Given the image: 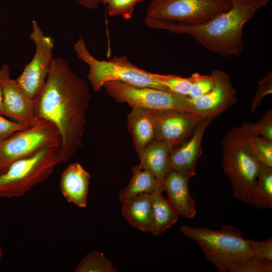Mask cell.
Instances as JSON below:
<instances>
[{
  "label": "cell",
  "mask_w": 272,
  "mask_h": 272,
  "mask_svg": "<svg viewBox=\"0 0 272 272\" xmlns=\"http://www.w3.org/2000/svg\"><path fill=\"white\" fill-rule=\"evenodd\" d=\"M64 162L61 145L45 148L17 160L0 174V198L20 197L44 182L54 168Z\"/></svg>",
  "instance_id": "5b68a950"
},
{
  "label": "cell",
  "mask_w": 272,
  "mask_h": 272,
  "mask_svg": "<svg viewBox=\"0 0 272 272\" xmlns=\"http://www.w3.org/2000/svg\"><path fill=\"white\" fill-rule=\"evenodd\" d=\"M253 254L257 257L272 261V239L256 241L248 239Z\"/></svg>",
  "instance_id": "4dcf8cb0"
},
{
  "label": "cell",
  "mask_w": 272,
  "mask_h": 272,
  "mask_svg": "<svg viewBox=\"0 0 272 272\" xmlns=\"http://www.w3.org/2000/svg\"><path fill=\"white\" fill-rule=\"evenodd\" d=\"M78 2L88 9L97 10L100 4L106 5V0H78Z\"/></svg>",
  "instance_id": "d6a6232c"
},
{
  "label": "cell",
  "mask_w": 272,
  "mask_h": 272,
  "mask_svg": "<svg viewBox=\"0 0 272 272\" xmlns=\"http://www.w3.org/2000/svg\"><path fill=\"white\" fill-rule=\"evenodd\" d=\"M259 90L255 93L251 105L253 112L261 104L263 98L272 92V75L269 73L259 82Z\"/></svg>",
  "instance_id": "f546056e"
},
{
  "label": "cell",
  "mask_w": 272,
  "mask_h": 272,
  "mask_svg": "<svg viewBox=\"0 0 272 272\" xmlns=\"http://www.w3.org/2000/svg\"><path fill=\"white\" fill-rule=\"evenodd\" d=\"M27 127L15 121L7 119L0 114V143L14 133Z\"/></svg>",
  "instance_id": "1f68e13d"
},
{
  "label": "cell",
  "mask_w": 272,
  "mask_h": 272,
  "mask_svg": "<svg viewBox=\"0 0 272 272\" xmlns=\"http://www.w3.org/2000/svg\"><path fill=\"white\" fill-rule=\"evenodd\" d=\"M213 120L209 118L203 119L183 143L173 148L170 154L172 170L189 178L195 175L196 163L202 154V138Z\"/></svg>",
  "instance_id": "5bb4252c"
},
{
  "label": "cell",
  "mask_w": 272,
  "mask_h": 272,
  "mask_svg": "<svg viewBox=\"0 0 272 272\" xmlns=\"http://www.w3.org/2000/svg\"><path fill=\"white\" fill-rule=\"evenodd\" d=\"M91 176L79 163L69 165L60 176V190L69 202L80 208L87 206L89 186Z\"/></svg>",
  "instance_id": "2e32d148"
},
{
  "label": "cell",
  "mask_w": 272,
  "mask_h": 272,
  "mask_svg": "<svg viewBox=\"0 0 272 272\" xmlns=\"http://www.w3.org/2000/svg\"><path fill=\"white\" fill-rule=\"evenodd\" d=\"M2 75L3 103L0 114L22 125L29 127L36 120L34 99L30 97L10 76V68L3 64Z\"/></svg>",
  "instance_id": "4fadbf2b"
},
{
  "label": "cell",
  "mask_w": 272,
  "mask_h": 272,
  "mask_svg": "<svg viewBox=\"0 0 272 272\" xmlns=\"http://www.w3.org/2000/svg\"><path fill=\"white\" fill-rule=\"evenodd\" d=\"M127 129L138 155L156 139L155 124L149 109L132 107L127 116Z\"/></svg>",
  "instance_id": "ac0fdd59"
},
{
  "label": "cell",
  "mask_w": 272,
  "mask_h": 272,
  "mask_svg": "<svg viewBox=\"0 0 272 272\" xmlns=\"http://www.w3.org/2000/svg\"><path fill=\"white\" fill-rule=\"evenodd\" d=\"M115 101L132 107L151 110L175 109L191 111L190 98L173 92L148 87H139L118 81L103 86Z\"/></svg>",
  "instance_id": "9c48e42d"
},
{
  "label": "cell",
  "mask_w": 272,
  "mask_h": 272,
  "mask_svg": "<svg viewBox=\"0 0 272 272\" xmlns=\"http://www.w3.org/2000/svg\"><path fill=\"white\" fill-rule=\"evenodd\" d=\"M161 189L151 193L153 216V229L152 234L158 235L173 226L178 221L179 215L165 199Z\"/></svg>",
  "instance_id": "44dd1931"
},
{
  "label": "cell",
  "mask_w": 272,
  "mask_h": 272,
  "mask_svg": "<svg viewBox=\"0 0 272 272\" xmlns=\"http://www.w3.org/2000/svg\"><path fill=\"white\" fill-rule=\"evenodd\" d=\"M32 23V31L29 37L35 45V53L31 61L25 66L22 74L15 81L34 99L45 84L54 45L53 39L45 35L35 20H33Z\"/></svg>",
  "instance_id": "30bf717a"
},
{
  "label": "cell",
  "mask_w": 272,
  "mask_h": 272,
  "mask_svg": "<svg viewBox=\"0 0 272 272\" xmlns=\"http://www.w3.org/2000/svg\"><path fill=\"white\" fill-rule=\"evenodd\" d=\"M3 85H2V72L0 70V108L2 106V103H3Z\"/></svg>",
  "instance_id": "836d02e7"
},
{
  "label": "cell",
  "mask_w": 272,
  "mask_h": 272,
  "mask_svg": "<svg viewBox=\"0 0 272 272\" xmlns=\"http://www.w3.org/2000/svg\"><path fill=\"white\" fill-rule=\"evenodd\" d=\"M246 203L259 209L272 208V167L263 165Z\"/></svg>",
  "instance_id": "7402d4cb"
},
{
  "label": "cell",
  "mask_w": 272,
  "mask_h": 272,
  "mask_svg": "<svg viewBox=\"0 0 272 272\" xmlns=\"http://www.w3.org/2000/svg\"><path fill=\"white\" fill-rule=\"evenodd\" d=\"M222 166L233 195L246 203L263 165L248 146L242 127H234L222 141Z\"/></svg>",
  "instance_id": "277c9868"
},
{
  "label": "cell",
  "mask_w": 272,
  "mask_h": 272,
  "mask_svg": "<svg viewBox=\"0 0 272 272\" xmlns=\"http://www.w3.org/2000/svg\"><path fill=\"white\" fill-rule=\"evenodd\" d=\"M59 145H61V140L56 126L48 120L36 118L32 125L14 133L0 143V167L3 172L17 160L45 148Z\"/></svg>",
  "instance_id": "ba28073f"
},
{
  "label": "cell",
  "mask_w": 272,
  "mask_h": 272,
  "mask_svg": "<svg viewBox=\"0 0 272 272\" xmlns=\"http://www.w3.org/2000/svg\"><path fill=\"white\" fill-rule=\"evenodd\" d=\"M34 99L36 118L56 126L64 162L69 161L82 146L91 99L86 82L63 59L52 58L45 84Z\"/></svg>",
  "instance_id": "6da1fadb"
},
{
  "label": "cell",
  "mask_w": 272,
  "mask_h": 272,
  "mask_svg": "<svg viewBox=\"0 0 272 272\" xmlns=\"http://www.w3.org/2000/svg\"><path fill=\"white\" fill-rule=\"evenodd\" d=\"M214 78L213 88L206 94L196 98H190L191 112L202 118L217 117L237 101L236 91L229 75L217 70L211 73Z\"/></svg>",
  "instance_id": "7c38bea8"
},
{
  "label": "cell",
  "mask_w": 272,
  "mask_h": 272,
  "mask_svg": "<svg viewBox=\"0 0 272 272\" xmlns=\"http://www.w3.org/2000/svg\"><path fill=\"white\" fill-rule=\"evenodd\" d=\"M2 257V247L0 246V265L1 263Z\"/></svg>",
  "instance_id": "e575fe53"
},
{
  "label": "cell",
  "mask_w": 272,
  "mask_h": 272,
  "mask_svg": "<svg viewBox=\"0 0 272 272\" xmlns=\"http://www.w3.org/2000/svg\"><path fill=\"white\" fill-rule=\"evenodd\" d=\"M157 76L160 83L168 91L188 96L192 83L191 76L184 78L174 75L158 74Z\"/></svg>",
  "instance_id": "4316f807"
},
{
  "label": "cell",
  "mask_w": 272,
  "mask_h": 272,
  "mask_svg": "<svg viewBox=\"0 0 272 272\" xmlns=\"http://www.w3.org/2000/svg\"><path fill=\"white\" fill-rule=\"evenodd\" d=\"M189 178L174 170L170 171L164 178V191L167 194V199L174 210L182 217L193 218L196 211L195 201L191 196L189 188Z\"/></svg>",
  "instance_id": "9a60e30c"
},
{
  "label": "cell",
  "mask_w": 272,
  "mask_h": 272,
  "mask_svg": "<svg viewBox=\"0 0 272 272\" xmlns=\"http://www.w3.org/2000/svg\"><path fill=\"white\" fill-rule=\"evenodd\" d=\"M74 49L78 57L89 65L87 78L96 92L110 81L168 91L158 81L157 74L138 67L124 55L115 56L109 60L97 59L89 52L81 36L74 44Z\"/></svg>",
  "instance_id": "8992f818"
},
{
  "label": "cell",
  "mask_w": 272,
  "mask_h": 272,
  "mask_svg": "<svg viewBox=\"0 0 272 272\" xmlns=\"http://www.w3.org/2000/svg\"><path fill=\"white\" fill-rule=\"evenodd\" d=\"M144 0H106L109 16H121L124 19H131L135 6Z\"/></svg>",
  "instance_id": "f1b7e54d"
},
{
  "label": "cell",
  "mask_w": 272,
  "mask_h": 272,
  "mask_svg": "<svg viewBox=\"0 0 272 272\" xmlns=\"http://www.w3.org/2000/svg\"><path fill=\"white\" fill-rule=\"evenodd\" d=\"M229 0H152L147 18L183 25L206 23L231 9Z\"/></svg>",
  "instance_id": "52a82bcc"
},
{
  "label": "cell",
  "mask_w": 272,
  "mask_h": 272,
  "mask_svg": "<svg viewBox=\"0 0 272 272\" xmlns=\"http://www.w3.org/2000/svg\"><path fill=\"white\" fill-rule=\"evenodd\" d=\"M149 110L155 124L156 139L167 143L173 148L183 143L204 119L187 111Z\"/></svg>",
  "instance_id": "8fae6325"
},
{
  "label": "cell",
  "mask_w": 272,
  "mask_h": 272,
  "mask_svg": "<svg viewBox=\"0 0 272 272\" xmlns=\"http://www.w3.org/2000/svg\"><path fill=\"white\" fill-rule=\"evenodd\" d=\"M121 203L122 215L132 227L152 233L153 216L151 194H141Z\"/></svg>",
  "instance_id": "d6986e66"
},
{
  "label": "cell",
  "mask_w": 272,
  "mask_h": 272,
  "mask_svg": "<svg viewBox=\"0 0 272 272\" xmlns=\"http://www.w3.org/2000/svg\"><path fill=\"white\" fill-rule=\"evenodd\" d=\"M131 171L129 183L119 193L121 202L141 194H151L157 189L164 191L163 183L150 171L138 165L133 166Z\"/></svg>",
  "instance_id": "ffe728a7"
},
{
  "label": "cell",
  "mask_w": 272,
  "mask_h": 272,
  "mask_svg": "<svg viewBox=\"0 0 272 272\" xmlns=\"http://www.w3.org/2000/svg\"><path fill=\"white\" fill-rule=\"evenodd\" d=\"M242 127L246 133L250 135L272 140L271 109L265 112L258 121L244 123Z\"/></svg>",
  "instance_id": "484cf974"
},
{
  "label": "cell",
  "mask_w": 272,
  "mask_h": 272,
  "mask_svg": "<svg viewBox=\"0 0 272 272\" xmlns=\"http://www.w3.org/2000/svg\"><path fill=\"white\" fill-rule=\"evenodd\" d=\"M244 133L247 144L254 156L263 165L272 167V140Z\"/></svg>",
  "instance_id": "cb8c5ba5"
},
{
  "label": "cell",
  "mask_w": 272,
  "mask_h": 272,
  "mask_svg": "<svg viewBox=\"0 0 272 272\" xmlns=\"http://www.w3.org/2000/svg\"><path fill=\"white\" fill-rule=\"evenodd\" d=\"M232 7L227 12L197 25H183L146 18L149 27L168 31L177 34H185L213 53L224 57L238 56L243 49L244 25L255 13L270 0H229Z\"/></svg>",
  "instance_id": "7a4b0ae2"
},
{
  "label": "cell",
  "mask_w": 272,
  "mask_h": 272,
  "mask_svg": "<svg viewBox=\"0 0 272 272\" xmlns=\"http://www.w3.org/2000/svg\"><path fill=\"white\" fill-rule=\"evenodd\" d=\"M3 172V170L1 168V167H0V174H1Z\"/></svg>",
  "instance_id": "d590c367"
},
{
  "label": "cell",
  "mask_w": 272,
  "mask_h": 272,
  "mask_svg": "<svg viewBox=\"0 0 272 272\" xmlns=\"http://www.w3.org/2000/svg\"><path fill=\"white\" fill-rule=\"evenodd\" d=\"M182 233L200 247L206 258L219 272H227L235 261L253 255L248 239L234 226L215 230L207 227H180Z\"/></svg>",
  "instance_id": "3957f363"
},
{
  "label": "cell",
  "mask_w": 272,
  "mask_h": 272,
  "mask_svg": "<svg viewBox=\"0 0 272 272\" xmlns=\"http://www.w3.org/2000/svg\"><path fill=\"white\" fill-rule=\"evenodd\" d=\"M75 272H116L111 261L98 250L87 254L77 264Z\"/></svg>",
  "instance_id": "603a6c76"
},
{
  "label": "cell",
  "mask_w": 272,
  "mask_h": 272,
  "mask_svg": "<svg viewBox=\"0 0 272 272\" xmlns=\"http://www.w3.org/2000/svg\"><path fill=\"white\" fill-rule=\"evenodd\" d=\"M229 272H271L272 261L252 255L233 263Z\"/></svg>",
  "instance_id": "d4e9b609"
},
{
  "label": "cell",
  "mask_w": 272,
  "mask_h": 272,
  "mask_svg": "<svg viewBox=\"0 0 272 272\" xmlns=\"http://www.w3.org/2000/svg\"><path fill=\"white\" fill-rule=\"evenodd\" d=\"M172 149L167 143L155 139L138 155V166L150 171L163 183L165 177L172 170L170 161Z\"/></svg>",
  "instance_id": "e0dca14e"
},
{
  "label": "cell",
  "mask_w": 272,
  "mask_h": 272,
  "mask_svg": "<svg viewBox=\"0 0 272 272\" xmlns=\"http://www.w3.org/2000/svg\"><path fill=\"white\" fill-rule=\"evenodd\" d=\"M191 77L192 83L188 95L190 98L201 97L210 92L214 86L215 80L212 74L201 75L198 73H194Z\"/></svg>",
  "instance_id": "83f0119b"
}]
</instances>
